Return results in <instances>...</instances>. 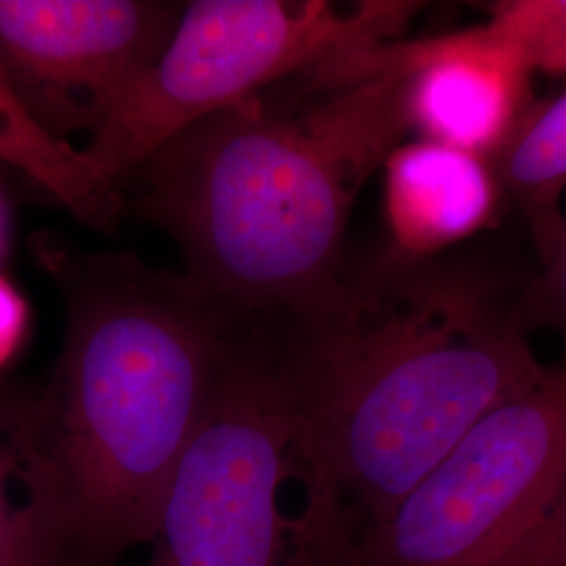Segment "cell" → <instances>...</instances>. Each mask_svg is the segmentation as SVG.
I'll return each mask as SVG.
<instances>
[{
	"label": "cell",
	"instance_id": "cell-9",
	"mask_svg": "<svg viewBox=\"0 0 566 566\" xmlns=\"http://www.w3.org/2000/svg\"><path fill=\"white\" fill-rule=\"evenodd\" d=\"M392 252L426 261L495 221L504 191L493 164L443 143H401L385 163Z\"/></svg>",
	"mask_w": 566,
	"mask_h": 566
},
{
	"label": "cell",
	"instance_id": "cell-6",
	"mask_svg": "<svg viewBox=\"0 0 566 566\" xmlns=\"http://www.w3.org/2000/svg\"><path fill=\"white\" fill-rule=\"evenodd\" d=\"M566 474V348L367 526L357 566H495Z\"/></svg>",
	"mask_w": 566,
	"mask_h": 566
},
{
	"label": "cell",
	"instance_id": "cell-5",
	"mask_svg": "<svg viewBox=\"0 0 566 566\" xmlns=\"http://www.w3.org/2000/svg\"><path fill=\"white\" fill-rule=\"evenodd\" d=\"M418 2L196 0L158 60L81 147L118 185L164 143L344 53L397 41Z\"/></svg>",
	"mask_w": 566,
	"mask_h": 566
},
{
	"label": "cell",
	"instance_id": "cell-4",
	"mask_svg": "<svg viewBox=\"0 0 566 566\" xmlns=\"http://www.w3.org/2000/svg\"><path fill=\"white\" fill-rule=\"evenodd\" d=\"M359 539L275 346L245 329L164 493L145 566H357Z\"/></svg>",
	"mask_w": 566,
	"mask_h": 566
},
{
	"label": "cell",
	"instance_id": "cell-12",
	"mask_svg": "<svg viewBox=\"0 0 566 566\" xmlns=\"http://www.w3.org/2000/svg\"><path fill=\"white\" fill-rule=\"evenodd\" d=\"M0 566H78L0 443Z\"/></svg>",
	"mask_w": 566,
	"mask_h": 566
},
{
	"label": "cell",
	"instance_id": "cell-7",
	"mask_svg": "<svg viewBox=\"0 0 566 566\" xmlns=\"http://www.w3.org/2000/svg\"><path fill=\"white\" fill-rule=\"evenodd\" d=\"M181 11L156 0H0V70L42 130L72 145L158 60Z\"/></svg>",
	"mask_w": 566,
	"mask_h": 566
},
{
	"label": "cell",
	"instance_id": "cell-2",
	"mask_svg": "<svg viewBox=\"0 0 566 566\" xmlns=\"http://www.w3.org/2000/svg\"><path fill=\"white\" fill-rule=\"evenodd\" d=\"M294 78L196 122L133 172L181 245L185 282L240 327L290 317L340 277L353 203L409 133L403 72L382 46Z\"/></svg>",
	"mask_w": 566,
	"mask_h": 566
},
{
	"label": "cell",
	"instance_id": "cell-15",
	"mask_svg": "<svg viewBox=\"0 0 566 566\" xmlns=\"http://www.w3.org/2000/svg\"><path fill=\"white\" fill-rule=\"evenodd\" d=\"M495 566H566V474L544 512Z\"/></svg>",
	"mask_w": 566,
	"mask_h": 566
},
{
	"label": "cell",
	"instance_id": "cell-13",
	"mask_svg": "<svg viewBox=\"0 0 566 566\" xmlns=\"http://www.w3.org/2000/svg\"><path fill=\"white\" fill-rule=\"evenodd\" d=\"M526 67L566 78V0H506L489 9L481 23Z\"/></svg>",
	"mask_w": 566,
	"mask_h": 566
},
{
	"label": "cell",
	"instance_id": "cell-10",
	"mask_svg": "<svg viewBox=\"0 0 566 566\" xmlns=\"http://www.w3.org/2000/svg\"><path fill=\"white\" fill-rule=\"evenodd\" d=\"M491 164L504 198L525 219L542 263H549L566 227L560 212L566 189V88L533 103Z\"/></svg>",
	"mask_w": 566,
	"mask_h": 566
},
{
	"label": "cell",
	"instance_id": "cell-8",
	"mask_svg": "<svg viewBox=\"0 0 566 566\" xmlns=\"http://www.w3.org/2000/svg\"><path fill=\"white\" fill-rule=\"evenodd\" d=\"M403 72L409 130L493 160L537 102L533 72L479 23L424 41L386 44Z\"/></svg>",
	"mask_w": 566,
	"mask_h": 566
},
{
	"label": "cell",
	"instance_id": "cell-3",
	"mask_svg": "<svg viewBox=\"0 0 566 566\" xmlns=\"http://www.w3.org/2000/svg\"><path fill=\"white\" fill-rule=\"evenodd\" d=\"M266 332L361 533L544 369L518 294L474 269L395 252L357 275L344 269Z\"/></svg>",
	"mask_w": 566,
	"mask_h": 566
},
{
	"label": "cell",
	"instance_id": "cell-14",
	"mask_svg": "<svg viewBox=\"0 0 566 566\" xmlns=\"http://www.w3.org/2000/svg\"><path fill=\"white\" fill-rule=\"evenodd\" d=\"M518 315L528 332H556L566 348V227L552 261L518 294Z\"/></svg>",
	"mask_w": 566,
	"mask_h": 566
},
{
	"label": "cell",
	"instance_id": "cell-1",
	"mask_svg": "<svg viewBox=\"0 0 566 566\" xmlns=\"http://www.w3.org/2000/svg\"><path fill=\"white\" fill-rule=\"evenodd\" d=\"M65 303L57 364L0 403V443L78 566L149 544L242 327L185 282L124 254L39 235Z\"/></svg>",
	"mask_w": 566,
	"mask_h": 566
},
{
	"label": "cell",
	"instance_id": "cell-17",
	"mask_svg": "<svg viewBox=\"0 0 566 566\" xmlns=\"http://www.w3.org/2000/svg\"><path fill=\"white\" fill-rule=\"evenodd\" d=\"M0 233H2V217H0Z\"/></svg>",
	"mask_w": 566,
	"mask_h": 566
},
{
	"label": "cell",
	"instance_id": "cell-16",
	"mask_svg": "<svg viewBox=\"0 0 566 566\" xmlns=\"http://www.w3.org/2000/svg\"><path fill=\"white\" fill-rule=\"evenodd\" d=\"M28 311L20 292L0 277V367L18 350L25 332Z\"/></svg>",
	"mask_w": 566,
	"mask_h": 566
},
{
	"label": "cell",
	"instance_id": "cell-11",
	"mask_svg": "<svg viewBox=\"0 0 566 566\" xmlns=\"http://www.w3.org/2000/svg\"><path fill=\"white\" fill-rule=\"evenodd\" d=\"M0 164L41 185L74 217L109 229L120 212V187L82 156L81 147L53 139L25 112L0 70Z\"/></svg>",
	"mask_w": 566,
	"mask_h": 566
}]
</instances>
